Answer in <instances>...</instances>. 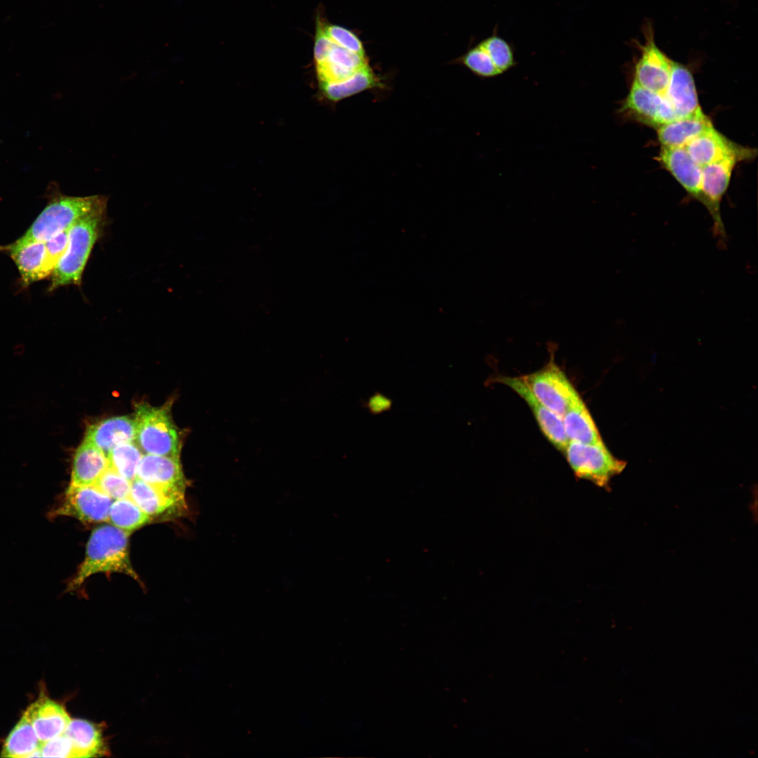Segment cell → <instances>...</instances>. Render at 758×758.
Listing matches in <instances>:
<instances>
[{
	"instance_id": "cell-10",
	"label": "cell",
	"mask_w": 758,
	"mask_h": 758,
	"mask_svg": "<svg viewBox=\"0 0 758 758\" xmlns=\"http://www.w3.org/2000/svg\"><path fill=\"white\" fill-rule=\"evenodd\" d=\"M621 111L639 121L659 127L678 119L663 94L648 90L633 81Z\"/></svg>"
},
{
	"instance_id": "cell-26",
	"label": "cell",
	"mask_w": 758,
	"mask_h": 758,
	"mask_svg": "<svg viewBox=\"0 0 758 758\" xmlns=\"http://www.w3.org/2000/svg\"><path fill=\"white\" fill-rule=\"evenodd\" d=\"M143 452L136 442H126L116 446L108 454L109 466L131 481L136 478L139 463Z\"/></svg>"
},
{
	"instance_id": "cell-3",
	"label": "cell",
	"mask_w": 758,
	"mask_h": 758,
	"mask_svg": "<svg viewBox=\"0 0 758 758\" xmlns=\"http://www.w3.org/2000/svg\"><path fill=\"white\" fill-rule=\"evenodd\" d=\"M107 197L105 195L72 197L59 192L51 199L27 232L14 243L46 241L69 229L84 216L107 208Z\"/></svg>"
},
{
	"instance_id": "cell-31",
	"label": "cell",
	"mask_w": 758,
	"mask_h": 758,
	"mask_svg": "<svg viewBox=\"0 0 758 758\" xmlns=\"http://www.w3.org/2000/svg\"><path fill=\"white\" fill-rule=\"evenodd\" d=\"M324 31L335 45L351 52L365 55L361 42L351 31L335 25L324 26Z\"/></svg>"
},
{
	"instance_id": "cell-21",
	"label": "cell",
	"mask_w": 758,
	"mask_h": 758,
	"mask_svg": "<svg viewBox=\"0 0 758 758\" xmlns=\"http://www.w3.org/2000/svg\"><path fill=\"white\" fill-rule=\"evenodd\" d=\"M64 733L72 742L73 757H95L107 753L101 731L93 723L81 719H71Z\"/></svg>"
},
{
	"instance_id": "cell-34",
	"label": "cell",
	"mask_w": 758,
	"mask_h": 758,
	"mask_svg": "<svg viewBox=\"0 0 758 758\" xmlns=\"http://www.w3.org/2000/svg\"><path fill=\"white\" fill-rule=\"evenodd\" d=\"M317 24L314 48V56L316 64L325 60L334 45V43L325 34L324 26L321 22H318Z\"/></svg>"
},
{
	"instance_id": "cell-8",
	"label": "cell",
	"mask_w": 758,
	"mask_h": 758,
	"mask_svg": "<svg viewBox=\"0 0 758 758\" xmlns=\"http://www.w3.org/2000/svg\"><path fill=\"white\" fill-rule=\"evenodd\" d=\"M645 41L639 44L640 58L634 81L644 88L664 94L669 84L673 60L656 45L651 27L645 28Z\"/></svg>"
},
{
	"instance_id": "cell-13",
	"label": "cell",
	"mask_w": 758,
	"mask_h": 758,
	"mask_svg": "<svg viewBox=\"0 0 758 758\" xmlns=\"http://www.w3.org/2000/svg\"><path fill=\"white\" fill-rule=\"evenodd\" d=\"M136 478L157 486L185 491L186 481L179 457L143 454Z\"/></svg>"
},
{
	"instance_id": "cell-23",
	"label": "cell",
	"mask_w": 758,
	"mask_h": 758,
	"mask_svg": "<svg viewBox=\"0 0 758 758\" xmlns=\"http://www.w3.org/2000/svg\"><path fill=\"white\" fill-rule=\"evenodd\" d=\"M42 743L25 714L6 738L1 750V757L22 758L41 757Z\"/></svg>"
},
{
	"instance_id": "cell-22",
	"label": "cell",
	"mask_w": 758,
	"mask_h": 758,
	"mask_svg": "<svg viewBox=\"0 0 758 758\" xmlns=\"http://www.w3.org/2000/svg\"><path fill=\"white\" fill-rule=\"evenodd\" d=\"M562 420L568 441L583 444L603 441L597 425L580 397L570 405L562 416Z\"/></svg>"
},
{
	"instance_id": "cell-6",
	"label": "cell",
	"mask_w": 758,
	"mask_h": 758,
	"mask_svg": "<svg viewBox=\"0 0 758 758\" xmlns=\"http://www.w3.org/2000/svg\"><path fill=\"white\" fill-rule=\"evenodd\" d=\"M521 377L536 399L561 418L570 405L580 397L564 372L553 360L541 369Z\"/></svg>"
},
{
	"instance_id": "cell-12",
	"label": "cell",
	"mask_w": 758,
	"mask_h": 758,
	"mask_svg": "<svg viewBox=\"0 0 758 758\" xmlns=\"http://www.w3.org/2000/svg\"><path fill=\"white\" fill-rule=\"evenodd\" d=\"M684 148L691 159L701 167L728 156L740 158L752 157L750 149L736 146L712 126L696 137Z\"/></svg>"
},
{
	"instance_id": "cell-17",
	"label": "cell",
	"mask_w": 758,
	"mask_h": 758,
	"mask_svg": "<svg viewBox=\"0 0 758 758\" xmlns=\"http://www.w3.org/2000/svg\"><path fill=\"white\" fill-rule=\"evenodd\" d=\"M0 249L7 252L15 263L24 286L50 275L46 266V250L44 241L23 244L12 243Z\"/></svg>"
},
{
	"instance_id": "cell-16",
	"label": "cell",
	"mask_w": 758,
	"mask_h": 758,
	"mask_svg": "<svg viewBox=\"0 0 758 758\" xmlns=\"http://www.w3.org/2000/svg\"><path fill=\"white\" fill-rule=\"evenodd\" d=\"M659 160L685 190L701 202L702 167L684 147H662Z\"/></svg>"
},
{
	"instance_id": "cell-20",
	"label": "cell",
	"mask_w": 758,
	"mask_h": 758,
	"mask_svg": "<svg viewBox=\"0 0 758 758\" xmlns=\"http://www.w3.org/2000/svg\"><path fill=\"white\" fill-rule=\"evenodd\" d=\"M109 466L108 457L96 446L84 439L74 453L69 484L94 485Z\"/></svg>"
},
{
	"instance_id": "cell-14",
	"label": "cell",
	"mask_w": 758,
	"mask_h": 758,
	"mask_svg": "<svg viewBox=\"0 0 758 758\" xmlns=\"http://www.w3.org/2000/svg\"><path fill=\"white\" fill-rule=\"evenodd\" d=\"M43 743L62 734L71 718L59 703L46 696L32 703L24 714Z\"/></svg>"
},
{
	"instance_id": "cell-5",
	"label": "cell",
	"mask_w": 758,
	"mask_h": 758,
	"mask_svg": "<svg viewBox=\"0 0 758 758\" xmlns=\"http://www.w3.org/2000/svg\"><path fill=\"white\" fill-rule=\"evenodd\" d=\"M574 475L596 486L609 488L611 479L620 474L626 462L616 458L604 441L583 444L568 441L562 452Z\"/></svg>"
},
{
	"instance_id": "cell-9",
	"label": "cell",
	"mask_w": 758,
	"mask_h": 758,
	"mask_svg": "<svg viewBox=\"0 0 758 758\" xmlns=\"http://www.w3.org/2000/svg\"><path fill=\"white\" fill-rule=\"evenodd\" d=\"M496 380L509 387L524 400L545 437L557 450L563 452L568 440L565 434L562 418L536 399L521 376H499Z\"/></svg>"
},
{
	"instance_id": "cell-25",
	"label": "cell",
	"mask_w": 758,
	"mask_h": 758,
	"mask_svg": "<svg viewBox=\"0 0 758 758\" xmlns=\"http://www.w3.org/2000/svg\"><path fill=\"white\" fill-rule=\"evenodd\" d=\"M152 519L128 497L113 500L109 512L108 521L130 534L148 524Z\"/></svg>"
},
{
	"instance_id": "cell-4",
	"label": "cell",
	"mask_w": 758,
	"mask_h": 758,
	"mask_svg": "<svg viewBox=\"0 0 758 758\" xmlns=\"http://www.w3.org/2000/svg\"><path fill=\"white\" fill-rule=\"evenodd\" d=\"M171 405L169 401L161 406L135 405V441L144 453L180 458V432L171 415Z\"/></svg>"
},
{
	"instance_id": "cell-2",
	"label": "cell",
	"mask_w": 758,
	"mask_h": 758,
	"mask_svg": "<svg viewBox=\"0 0 758 758\" xmlns=\"http://www.w3.org/2000/svg\"><path fill=\"white\" fill-rule=\"evenodd\" d=\"M106 210L103 208L95 211L69 228L67 246L51 273L50 291L66 285L81 284L84 270L105 223Z\"/></svg>"
},
{
	"instance_id": "cell-18",
	"label": "cell",
	"mask_w": 758,
	"mask_h": 758,
	"mask_svg": "<svg viewBox=\"0 0 758 758\" xmlns=\"http://www.w3.org/2000/svg\"><path fill=\"white\" fill-rule=\"evenodd\" d=\"M663 95L678 119L692 114L700 108L691 72L687 67L674 61L670 82Z\"/></svg>"
},
{
	"instance_id": "cell-33",
	"label": "cell",
	"mask_w": 758,
	"mask_h": 758,
	"mask_svg": "<svg viewBox=\"0 0 758 758\" xmlns=\"http://www.w3.org/2000/svg\"><path fill=\"white\" fill-rule=\"evenodd\" d=\"M41 757H73V747L70 739L62 734L42 743Z\"/></svg>"
},
{
	"instance_id": "cell-7",
	"label": "cell",
	"mask_w": 758,
	"mask_h": 758,
	"mask_svg": "<svg viewBox=\"0 0 758 758\" xmlns=\"http://www.w3.org/2000/svg\"><path fill=\"white\" fill-rule=\"evenodd\" d=\"M112 502L113 499L95 484H69L53 515L72 517L85 523L108 521Z\"/></svg>"
},
{
	"instance_id": "cell-28",
	"label": "cell",
	"mask_w": 758,
	"mask_h": 758,
	"mask_svg": "<svg viewBox=\"0 0 758 758\" xmlns=\"http://www.w3.org/2000/svg\"><path fill=\"white\" fill-rule=\"evenodd\" d=\"M460 61L480 78L489 79L501 75L488 53L479 44L470 49Z\"/></svg>"
},
{
	"instance_id": "cell-1",
	"label": "cell",
	"mask_w": 758,
	"mask_h": 758,
	"mask_svg": "<svg viewBox=\"0 0 758 758\" xmlns=\"http://www.w3.org/2000/svg\"><path fill=\"white\" fill-rule=\"evenodd\" d=\"M129 533L113 526L102 525L92 531L85 557L69 583L67 591L80 587L91 576L99 573H121L141 582L131 562Z\"/></svg>"
},
{
	"instance_id": "cell-11",
	"label": "cell",
	"mask_w": 758,
	"mask_h": 758,
	"mask_svg": "<svg viewBox=\"0 0 758 758\" xmlns=\"http://www.w3.org/2000/svg\"><path fill=\"white\" fill-rule=\"evenodd\" d=\"M130 497L152 518L179 514L185 505L184 491L152 485L138 478L131 482Z\"/></svg>"
},
{
	"instance_id": "cell-30",
	"label": "cell",
	"mask_w": 758,
	"mask_h": 758,
	"mask_svg": "<svg viewBox=\"0 0 758 758\" xmlns=\"http://www.w3.org/2000/svg\"><path fill=\"white\" fill-rule=\"evenodd\" d=\"M323 62L332 64L351 74L368 66L365 55L351 52L335 44Z\"/></svg>"
},
{
	"instance_id": "cell-24",
	"label": "cell",
	"mask_w": 758,
	"mask_h": 758,
	"mask_svg": "<svg viewBox=\"0 0 758 758\" xmlns=\"http://www.w3.org/2000/svg\"><path fill=\"white\" fill-rule=\"evenodd\" d=\"M379 81L369 66L356 72L350 77L320 87L324 95L332 101H338L378 86Z\"/></svg>"
},
{
	"instance_id": "cell-32",
	"label": "cell",
	"mask_w": 758,
	"mask_h": 758,
	"mask_svg": "<svg viewBox=\"0 0 758 758\" xmlns=\"http://www.w3.org/2000/svg\"><path fill=\"white\" fill-rule=\"evenodd\" d=\"M68 231L69 229L65 230L44 241L46 250V266L50 274L66 251Z\"/></svg>"
},
{
	"instance_id": "cell-27",
	"label": "cell",
	"mask_w": 758,
	"mask_h": 758,
	"mask_svg": "<svg viewBox=\"0 0 758 758\" xmlns=\"http://www.w3.org/2000/svg\"><path fill=\"white\" fill-rule=\"evenodd\" d=\"M479 44L488 53L500 74L507 72L517 65L513 45L498 34L496 26L491 34L482 40Z\"/></svg>"
},
{
	"instance_id": "cell-15",
	"label": "cell",
	"mask_w": 758,
	"mask_h": 758,
	"mask_svg": "<svg viewBox=\"0 0 758 758\" xmlns=\"http://www.w3.org/2000/svg\"><path fill=\"white\" fill-rule=\"evenodd\" d=\"M84 439L91 443L107 457L116 446L135 439L134 418L129 416L110 417L89 425Z\"/></svg>"
},
{
	"instance_id": "cell-29",
	"label": "cell",
	"mask_w": 758,
	"mask_h": 758,
	"mask_svg": "<svg viewBox=\"0 0 758 758\" xmlns=\"http://www.w3.org/2000/svg\"><path fill=\"white\" fill-rule=\"evenodd\" d=\"M131 482L109 466L95 485L113 500L130 497Z\"/></svg>"
},
{
	"instance_id": "cell-19",
	"label": "cell",
	"mask_w": 758,
	"mask_h": 758,
	"mask_svg": "<svg viewBox=\"0 0 758 758\" xmlns=\"http://www.w3.org/2000/svg\"><path fill=\"white\" fill-rule=\"evenodd\" d=\"M712 126L710 119L700 108L692 114L659 126L658 138L663 147H684Z\"/></svg>"
}]
</instances>
